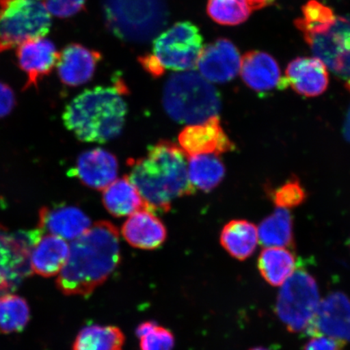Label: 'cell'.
Masks as SVG:
<instances>
[{
    "instance_id": "1",
    "label": "cell",
    "mask_w": 350,
    "mask_h": 350,
    "mask_svg": "<svg viewBox=\"0 0 350 350\" xmlns=\"http://www.w3.org/2000/svg\"><path fill=\"white\" fill-rule=\"evenodd\" d=\"M121 261L119 230L102 221L73 241L56 286L68 296H89L115 272Z\"/></svg>"
},
{
    "instance_id": "2",
    "label": "cell",
    "mask_w": 350,
    "mask_h": 350,
    "mask_svg": "<svg viewBox=\"0 0 350 350\" xmlns=\"http://www.w3.org/2000/svg\"><path fill=\"white\" fill-rule=\"evenodd\" d=\"M185 156L176 144L161 141L131 164L129 178L150 211L168 212L174 200L195 193Z\"/></svg>"
},
{
    "instance_id": "3",
    "label": "cell",
    "mask_w": 350,
    "mask_h": 350,
    "mask_svg": "<svg viewBox=\"0 0 350 350\" xmlns=\"http://www.w3.org/2000/svg\"><path fill=\"white\" fill-rule=\"evenodd\" d=\"M122 91L124 86L117 83L83 92L65 108L66 128L84 142L106 143L119 137L128 113Z\"/></svg>"
},
{
    "instance_id": "4",
    "label": "cell",
    "mask_w": 350,
    "mask_h": 350,
    "mask_svg": "<svg viewBox=\"0 0 350 350\" xmlns=\"http://www.w3.org/2000/svg\"><path fill=\"white\" fill-rule=\"evenodd\" d=\"M164 109L172 119L183 124H201L218 116L221 108L219 92L200 73L175 72L163 88Z\"/></svg>"
},
{
    "instance_id": "5",
    "label": "cell",
    "mask_w": 350,
    "mask_h": 350,
    "mask_svg": "<svg viewBox=\"0 0 350 350\" xmlns=\"http://www.w3.org/2000/svg\"><path fill=\"white\" fill-rule=\"evenodd\" d=\"M103 7L109 31L125 42L150 41L168 21L166 0H103Z\"/></svg>"
},
{
    "instance_id": "6",
    "label": "cell",
    "mask_w": 350,
    "mask_h": 350,
    "mask_svg": "<svg viewBox=\"0 0 350 350\" xmlns=\"http://www.w3.org/2000/svg\"><path fill=\"white\" fill-rule=\"evenodd\" d=\"M203 47L199 29L189 21L178 22L157 35L152 54L143 56L139 62L153 77L163 75L166 70L191 71L196 68Z\"/></svg>"
},
{
    "instance_id": "7",
    "label": "cell",
    "mask_w": 350,
    "mask_h": 350,
    "mask_svg": "<svg viewBox=\"0 0 350 350\" xmlns=\"http://www.w3.org/2000/svg\"><path fill=\"white\" fill-rule=\"evenodd\" d=\"M51 27L42 0H8L0 5V53L45 37Z\"/></svg>"
},
{
    "instance_id": "8",
    "label": "cell",
    "mask_w": 350,
    "mask_h": 350,
    "mask_svg": "<svg viewBox=\"0 0 350 350\" xmlns=\"http://www.w3.org/2000/svg\"><path fill=\"white\" fill-rule=\"evenodd\" d=\"M321 303L316 279L297 269L279 291L275 313L287 328L295 334L306 331Z\"/></svg>"
},
{
    "instance_id": "9",
    "label": "cell",
    "mask_w": 350,
    "mask_h": 350,
    "mask_svg": "<svg viewBox=\"0 0 350 350\" xmlns=\"http://www.w3.org/2000/svg\"><path fill=\"white\" fill-rule=\"evenodd\" d=\"M43 233L40 228L10 233L0 226V295L16 291L31 275L33 249Z\"/></svg>"
},
{
    "instance_id": "10",
    "label": "cell",
    "mask_w": 350,
    "mask_h": 350,
    "mask_svg": "<svg viewBox=\"0 0 350 350\" xmlns=\"http://www.w3.org/2000/svg\"><path fill=\"white\" fill-rule=\"evenodd\" d=\"M317 58L331 71L347 81L350 78V28L344 17H338L327 33L306 39Z\"/></svg>"
},
{
    "instance_id": "11",
    "label": "cell",
    "mask_w": 350,
    "mask_h": 350,
    "mask_svg": "<svg viewBox=\"0 0 350 350\" xmlns=\"http://www.w3.org/2000/svg\"><path fill=\"white\" fill-rule=\"evenodd\" d=\"M312 336H323L350 342V299L341 292H334L321 301L316 314L306 329Z\"/></svg>"
},
{
    "instance_id": "12",
    "label": "cell",
    "mask_w": 350,
    "mask_h": 350,
    "mask_svg": "<svg viewBox=\"0 0 350 350\" xmlns=\"http://www.w3.org/2000/svg\"><path fill=\"white\" fill-rule=\"evenodd\" d=\"M242 57L234 44L226 38L204 46L196 68L211 83L224 84L238 76Z\"/></svg>"
},
{
    "instance_id": "13",
    "label": "cell",
    "mask_w": 350,
    "mask_h": 350,
    "mask_svg": "<svg viewBox=\"0 0 350 350\" xmlns=\"http://www.w3.org/2000/svg\"><path fill=\"white\" fill-rule=\"evenodd\" d=\"M178 142L187 157L219 156L234 150V144L223 129L218 116L201 124L187 126L179 133Z\"/></svg>"
},
{
    "instance_id": "14",
    "label": "cell",
    "mask_w": 350,
    "mask_h": 350,
    "mask_svg": "<svg viewBox=\"0 0 350 350\" xmlns=\"http://www.w3.org/2000/svg\"><path fill=\"white\" fill-rule=\"evenodd\" d=\"M60 52L53 42L38 38L16 47V59L22 72L27 77L25 90L37 86L42 78L49 75L58 63Z\"/></svg>"
},
{
    "instance_id": "15",
    "label": "cell",
    "mask_w": 350,
    "mask_h": 350,
    "mask_svg": "<svg viewBox=\"0 0 350 350\" xmlns=\"http://www.w3.org/2000/svg\"><path fill=\"white\" fill-rule=\"evenodd\" d=\"M119 172V163L115 155L103 148H94L78 157L72 176L93 189L105 190L111 185Z\"/></svg>"
},
{
    "instance_id": "16",
    "label": "cell",
    "mask_w": 350,
    "mask_h": 350,
    "mask_svg": "<svg viewBox=\"0 0 350 350\" xmlns=\"http://www.w3.org/2000/svg\"><path fill=\"white\" fill-rule=\"evenodd\" d=\"M102 55L81 44H70L60 51L56 68L61 82L70 87L81 86L93 78Z\"/></svg>"
},
{
    "instance_id": "17",
    "label": "cell",
    "mask_w": 350,
    "mask_h": 350,
    "mask_svg": "<svg viewBox=\"0 0 350 350\" xmlns=\"http://www.w3.org/2000/svg\"><path fill=\"white\" fill-rule=\"evenodd\" d=\"M240 75L245 84L258 93L286 88L273 57L262 51H249L242 57Z\"/></svg>"
},
{
    "instance_id": "18",
    "label": "cell",
    "mask_w": 350,
    "mask_h": 350,
    "mask_svg": "<svg viewBox=\"0 0 350 350\" xmlns=\"http://www.w3.org/2000/svg\"><path fill=\"white\" fill-rule=\"evenodd\" d=\"M286 87L306 98L318 97L325 93L329 83L327 68L317 58H297L288 64L284 78Z\"/></svg>"
},
{
    "instance_id": "19",
    "label": "cell",
    "mask_w": 350,
    "mask_h": 350,
    "mask_svg": "<svg viewBox=\"0 0 350 350\" xmlns=\"http://www.w3.org/2000/svg\"><path fill=\"white\" fill-rule=\"evenodd\" d=\"M122 234L131 247L142 250H155L167 237L163 223L148 209L131 214L122 226Z\"/></svg>"
},
{
    "instance_id": "20",
    "label": "cell",
    "mask_w": 350,
    "mask_h": 350,
    "mask_svg": "<svg viewBox=\"0 0 350 350\" xmlns=\"http://www.w3.org/2000/svg\"><path fill=\"white\" fill-rule=\"evenodd\" d=\"M89 217L72 206L43 208L39 213V226L43 232L68 240H75L90 228Z\"/></svg>"
},
{
    "instance_id": "21",
    "label": "cell",
    "mask_w": 350,
    "mask_h": 350,
    "mask_svg": "<svg viewBox=\"0 0 350 350\" xmlns=\"http://www.w3.org/2000/svg\"><path fill=\"white\" fill-rule=\"evenodd\" d=\"M65 239L54 234L42 236L31 255L32 272L42 278L54 277L61 272L69 256Z\"/></svg>"
},
{
    "instance_id": "22",
    "label": "cell",
    "mask_w": 350,
    "mask_h": 350,
    "mask_svg": "<svg viewBox=\"0 0 350 350\" xmlns=\"http://www.w3.org/2000/svg\"><path fill=\"white\" fill-rule=\"evenodd\" d=\"M103 201L107 211L116 217L131 216L148 209L141 192L128 175L113 181L104 190Z\"/></svg>"
},
{
    "instance_id": "23",
    "label": "cell",
    "mask_w": 350,
    "mask_h": 350,
    "mask_svg": "<svg viewBox=\"0 0 350 350\" xmlns=\"http://www.w3.org/2000/svg\"><path fill=\"white\" fill-rule=\"evenodd\" d=\"M297 265L295 254L284 247H266L258 259L262 278L272 286H282L297 269Z\"/></svg>"
},
{
    "instance_id": "24",
    "label": "cell",
    "mask_w": 350,
    "mask_h": 350,
    "mask_svg": "<svg viewBox=\"0 0 350 350\" xmlns=\"http://www.w3.org/2000/svg\"><path fill=\"white\" fill-rule=\"evenodd\" d=\"M223 248L236 260L248 259L257 247L259 234L257 227L247 220H233L224 226L221 233Z\"/></svg>"
},
{
    "instance_id": "25",
    "label": "cell",
    "mask_w": 350,
    "mask_h": 350,
    "mask_svg": "<svg viewBox=\"0 0 350 350\" xmlns=\"http://www.w3.org/2000/svg\"><path fill=\"white\" fill-rule=\"evenodd\" d=\"M294 226L291 213L286 208H278L260 223L258 234L266 247L295 248Z\"/></svg>"
},
{
    "instance_id": "26",
    "label": "cell",
    "mask_w": 350,
    "mask_h": 350,
    "mask_svg": "<svg viewBox=\"0 0 350 350\" xmlns=\"http://www.w3.org/2000/svg\"><path fill=\"white\" fill-rule=\"evenodd\" d=\"M125 339L116 326L88 325L79 332L72 350H124Z\"/></svg>"
},
{
    "instance_id": "27",
    "label": "cell",
    "mask_w": 350,
    "mask_h": 350,
    "mask_svg": "<svg viewBox=\"0 0 350 350\" xmlns=\"http://www.w3.org/2000/svg\"><path fill=\"white\" fill-rule=\"evenodd\" d=\"M188 174L196 188L208 192L222 182L226 175V167L217 155L189 157Z\"/></svg>"
},
{
    "instance_id": "28",
    "label": "cell",
    "mask_w": 350,
    "mask_h": 350,
    "mask_svg": "<svg viewBox=\"0 0 350 350\" xmlns=\"http://www.w3.org/2000/svg\"><path fill=\"white\" fill-rule=\"evenodd\" d=\"M338 16L330 8L318 0H310L303 8V16L295 21L297 28L304 35L305 40L314 35L330 31Z\"/></svg>"
},
{
    "instance_id": "29",
    "label": "cell",
    "mask_w": 350,
    "mask_h": 350,
    "mask_svg": "<svg viewBox=\"0 0 350 350\" xmlns=\"http://www.w3.org/2000/svg\"><path fill=\"white\" fill-rule=\"evenodd\" d=\"M29 319L30 308L24 297L10 293L0 295V332L2 334L23 331Z\"/></svg>"
},
{
    "instance_id": "30",
    "label": "cell",
    "mask_w": 350,
    "mask_h": 350,
    "mask_svg": "<svg viewBox=\"0 0 350 350\" xmlns=\"http://www.w3.org/2000/svg\"><path fill=\"white\" fill-rule=\"evenodd\" d=\"M252 10L247 0H208L207 4L210 18L221 25L242 24L249 18Z\"/></svg>"
},
{
    "instance_id": "31",
    "label": "cell",
    "mask_w": 350,
    "mask_h": 350,
    "mask_svg": "<svg viewBox=\"0 0 350 350\" xmlns=\"http://www.w3.org/2000/svg\"><path fill=\"white\" fill-rule=\"evenodd\" d=\"M141 350H173L174 336L172 331L156 322L146 321L137 327Z\"/></svg>"
},
{
    "instance_id": "32",
    "label": "cell",
    "mask_w": 350,
    "mask_h": 350,
    "mask_svg": "<svg viewBox=\"0 0 350 350\" xmlns=\"http://www.w3.org/2000/svg\"><path fill=\"white\" fill-rule=\"evenodd\" d=\"M271 196L277 208L288 209L303 204L306 198V192L299 179L293 177L275 188Z\"/></svg>"
},
{
    "instance_id": "33",
    "label": "cell",
    "mask_w": 350,
    "mask_h": 350,
    "mask_svg": "<svg viewBox=\"0 0 350 350\" xmlns=\"http://www.w3.org/2000/svg\"><path fill=\"white\" fill-rule=\"evenodd\" d=\"M51 16L69 18L84 10L86 0H42Z\"/></svg>"
},
{
    "instance_id": "34",
    "label": "cell",
    "mask_w": 350,
    "mask_h": 350,
    "mask_svg": "<svg viewBox=\"0 0 350 350\" xmlns=\"http://www.w3.org/2000/svg\"><path fill=\"white\" fill-rule=\"evenodd\" d=\"M345 343L327 336H312L306 344L304 350H343Z\"/></svg>"
},
{
    "instance_id": "35",
    "label": "cell",
    "mask_w": 350,
    "mask_h": 350,
    "mask_svg": "<svg viewBox=\"0 0 350 350\" xmlns=\"http://www.w3.org/2000/svg\"><path fill=\"white\" fill-rule=\"evenodd\" d=\"M16 105V96L10 86L0 82V118L12 112Z\"/></svg>"
},
{
    "instance_id": "36",
    "label": "cell",
    "mask_w": 350,
    "mask_h": 350,
    "mask_svg": "<svg viewBox=\"0 0 350 350\" xmlns=\"http://www.w3.org/2000/svg\"><path fill=\"white\" fill-rule=\"evenodd\" d=\"M247 1L252 8V10H257L269 5L270 3H273V0H247Z\"/></svg>"
},
{
    "instance_id": "37",
    "label": "cell",
    "mask_w": 350,
    "mask_h": 350,
    "mask_svg": "<svg viewBox=\"0 0 350 350\" xmlns=\"http://www.w3.org/2000/svg\"><path fill=\"white\" fill-rule=\"evenodd\" d=\"M344 135L345 138H347L348 141L350 142V109L348 112L347 120H345V122Z\"/></svg>"
},
{
    "instance_id": "38",
    "label": "cell",
    "mask_w": 350,
    "mask_h": 350,
    "mask_svg": "<svg viewBox=\"0 0 350 350\" xmlns=\"http://www.w3.org/2000/svg\"><path fill=\"white\" fill-rule=\"evenodd\" d=\"M344 19H345V23H347V25L349 26V28H350V15H349L347 16H345Z\"/></svg>"
},
{
    "instance_id": "39",
    "label": "cell",
    "mask_w": 350,
    "mask_h": 350,
    "mask_svg": "<svg viewBox=\"0 0 350 350\" xmlns=\"http://www.w3.org/2000/svg\"><path fill=\"white\" fill-rule=\"evenodd\" d=\"M345 81H347L345 82V87H347V89L350 92V78Z\"/></svg>"
},
{
    "instance_id": "40",
    "label": "cell",
    "mask_w": 350,
    "mask_h": 350,
    "mask_svg": "<svg viewBox=\"0 0 350 350\" xmlns=\"http://www.w3.org/2000/svg\"><path fill=\"white\" fill-rule=\"evenodd\" d=\"M249 350H270V349H266V348H264V347H255V348H252V349H249Z\"/></svg>"
},
{
    "instance_id": "41",
    "label": "cell",
    "mask_w": 350,
    "mask_h": 350,
    "mask_svg": "<svg viewBox=\"0 0 350 350\" xmlns=\"http://www.w3.org/2000/svg\"><path fill=\"white\" fill-rule=\"evenodd\" d=\"M349 247H350V240H349Z\"/></svg>"
}]
</instances>
